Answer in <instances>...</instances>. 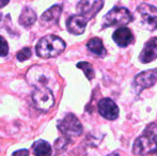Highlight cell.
<instances>
[{"mask_svg":"<svg viewBox=\"0 0 157 156\" xmlns=\"http://www.w3.org/2000/svg\"><path fill=\"white\" fill-rule=\"evenodd\" d=\"M139 59L142 63H149L157 59V38H152L145 43Z\"/></svg>","mask_w":157,"mask_h":156,"instance_id":"obj_11","label":"cell"},{"mask_svg":"<svg viewBox=\"0 0 157 156\" xmlns=\"http://www.w3.org/2000/svg\"><path fill=\"white\" fill-rule=\"evenodd\" d=\"M30 57H31V50H30V48H28V47L23 48V49L19 50V51L17 52V59H18L21 62L26 61L27 59H29Z\"/></svg>","mask_w":157,"mask_h":156,"instance_id":"obj_19","label":"cell"},{"mask_svg":"<svg viewBox=\"0 0 157 156\" xmlns=\"http://www.w3.org/2000/svg\"><path fill=\"white\" fill-rule=\"evenodd\" d=\"M9 2H10V0H0V9L4 8V6H6Z\"/></svg>","mask_w":157,"mask_h":156,"instance_id":"obj_22","label":"cell"},{"mask_svg":"<svg viewBox=\"0 0 157 156\" xmlns=\"http://www.w3.org/2000/svg\"><path fill=\"white\" fill-rule=\"evenodd\" d=\"M157 150V125L152 123L139 136L132 146V153L137 156H147Z\"/></svg>","mask_w":157,"mask_h":156,"instance_id":"obj_1","label":"cell"},{"mask_svg":"<svg viewBox=\"0 0 157 156\" xmlns=\"http://www.w3.org/2000/svg\"><path fill=\"white\" fill-rule=\"evenodd\" d=\"M77 67H79V69H81L85 72V75L87 76V78L89 79V80L94 78L93 67H92V65L90 64L89 62H79L78 64H77Z\"/></svg>","mask_w":157,"mask_h":156,"instance_id":"obj_18","label":"cell"},{"mask_svg":"<svg viewBox=\"0 0 157 156\" xmlns=\"http://www.w3.org/2000/svg\"><path fill=\"white\" fill-rule=\"evenodd\" d=\"M64 49H65V42L54 34L44 36L36 44V54L44 59L59 56L64 51Z\"/></svg>","mask_w":157,"mask_h":156,"instance_id":"obj_2","label":"cell"},{"mask_svg":"<svg viewBox=\"0 0 157 156\" xmlns=\"http://www.w3.org/2000/svg\"><path fill=\"white\" fill-rule=\"evenodd\" d=\"M143 28L153 31L157 29V8L147 3H141L137 8Z\"/></svg>","mask_w":157,"mask_h":156,"instance_id":"obj_5","label":"cell"},{"mask_svg":"<svg viewBox=\"0 0 157 156\" xmlns=\"http://www.w3.org/2000/svg\"><path fill=\"white\" fill-rule=\"evenodd\" d=\"M12 156H29V152L28 150H19L13 153Z\"/></svg>","mask_w":157,"mask_h":156,"instance_id":"obj_21","label":"cell"},{"mask_svg":"<svg viewBox=\"0 0 157 156\" xmlns=\"http://www.w3.org/2000/svg\"><path fill=\"white\" fill-rule=\"evenodd\" d=\"M58 128L67 138L77 137L82 134V125L73 113H68L59 122Z\"/></svg>","mask_w":157,"mask_h":156,"instance_id":"obj_6","label":"cell"},{"mask_svg":"<svg viewBox=\"0 0 157 156\" xmlns=\"http://www.w3.org/2000/svg\"><path fill=\"white\" fill-rule=\"evenodd\" d=\"M62 12V6L57 4V6H52L50 9H48L46 12L43 13L41 17V21L42 24H55L58 21L59 17H60V14Z\"/></svg>","mask_w":157,"mask_h":156,"instance_id":"obj_14","label":"cell"},{"mask_svg":"<svg viewBox=\"0 0 157 156\" xmlns=\"http://www.w3.org/2000/svg\"><path fill=\"white\" fill-rule=\"evenodd\" d=\"M103 6H104V0H95L92 4H90L88 0H81L78 3V8L77 9L80 12V14L83 15L89 21V19L93 18L95 15L101 11Z\"/></svg>","mask_w":157,"mask_h":156,"instance_id":"obj_9","label":"cell"},{"mask_svg":"<svg viewBox=\"0 0 157 156\" xmlns=\"http://www.w3.org/2000/svg\"><path fill=\"white\" fill-rule=\"evenodd\" d=\"M107 156H121L120 154H118V153H111V154L107 155Z\"/></svg>","mask_w":157,"mask_h":156,"instance_id":"obj_23","label":"cell"},{"mask_svg":"<svg viewBox=\"0 0 157 156\" xmlns=\"http://www.w3.org/2000/svg\"><path fill=\"white\" fill-rule=\"evenodd\" d=\"M36 21V14L31 8L27 6L24 8L21 16H19V24L24 27H30Z\"/></svg>","mask_w":157,"mask_h":156,"instance_id":"obj_17","label":"cell"},{"mask_svg":"<svg viewBox=\"0 0 157 156\" xmlns=\"http://www.w3.org/2000/svg\"><path fill=\"white\" fill-rule=\"evenodd\" d=\"M1 17H2V15H1V14H0V21H1Z\"/></svg>","mask_w":157,"mask_h":156,"instance_id":"obj_25","label":"cell"},{"mask_svg":"<svg viewBox=\"0 0 157 156\" xmlns=\"http://www.w3.org/2000/svg\"><path fill=\"white\" fill-rule=\"evenodd\" d=\"M132 21L130 12L125 8H113L105 15L103 19V28L125 26Z\"/></svg>","mask_w":157,"mask_h":156,"instance_id":"obj_3","label":"cell"},{"mask_svg":"<svg viewBox=\"0 0 157 156\" xmlns=\"http://www.w3.org/2000/svg\"><path fill=\"white\" fill-rule=\"evenodd\" d=\"M87 47L92 54H94L96 57H105L107 55V50L104 47L103 41L98 38H93L91 39L87 44Z\"/></svg>","mask_w":157,"mask_h":156,"instance_id":"obj_15","label":"cell"},{"mask_svg":"<svg viewBox=\"0 0 157 156\" xmlns=\"http://www.w3.org/2000/svg\"><path fill=\"white\" fill-rule=\"evenodd\" d=\"M27 78L31 85L36 88L44 87L48 83V77L44 73V69L40 67H33L28 72Z\"/></svg>","mask_w":157,"mask_h":156,"instance_id":"obj_12","label":"cell"},{"mask_svg":"<svg viewBox=\"0 0 157 156\" xmlns=\"http://www.w3.org/2000/svg\"><path fill=\"white\" fill-rule=\"evenodd\" d=\"M32 151L35 156H50L52 153V146L45 140H39L33 143Z\"/></svg>","mask_w":157,"mask_h":156,"instance_id":"obj_16","label":"cell"},{"mask_svg":"<svg viewBox=\"0 0 157 156\" xmlns=\"http://www.w3.org/2000/svg\"><path fill=\"white\" fill-rule=\"evenodd\" d=\"M155 156H157V150L155 151Z\"/></svg>","mask_w":157,"mask_h":156,"instance_id":"obj_24","label":"cell"},{"mask_svg":"<svg viewBox=\"0 0 157 156\" xmlns=\"http://www.w3.org/2000/svg\"><path fill=\"white\" fill-rule=\"evenodd\" d=\"M112 39L113 41L118 44L120 47H126L129 44L132 43L134 41V36H132V31L126 27H121L117 29L112 34Z\"/></svg>","mask_w":157,"mask_h":156,"instance_id":"obj_13","label":"cell"},{"mask_svg":"<svg viewBox=\"0 0 157 156\" xmlns=\"http://www.w3.org/2000/svg\"><path fill=\"white\" fill-rule=\"evenodd\" d=\"M157 81V70H147L139 73L134 79V88L137 91H142L147 88H151Z\"/></svg>","mask_w":157,"mask_h":156,"instance_id":"obj_7","label":"cell"},{"mask_svg":"<svg viewBox=\"0 0 157 156\" xmlns=\"http://www.w3.org/2000/svg\"><path fill=\"white\" fill-rule=\"evenodd\" d=\"M32 101L34 103V106L42 112H47L54 107L55 97L50 89L46 87L36 88L32 94Z\"/></svg>","mask_w":157,"mask_h":156,"instance_id":"obj_4","label":"cell"},{"mask_svg":"<svg viewBox=\"0 0 157 156\" xmlns=\"http://www.w3.org/2000/svg\"><path fill=\"white\" fill-rule=\"evenodd\" d=\"M88 24V19L86 18L83 15L78 14V15H73L68 18L67 21V30L72 34L75 36H79L82 34L86 30Z\"/></svg>","mask_w":157,"mask_h":156,"instance_id":"obj_10","label":"cell"},{"mask_svg":"<svg viewBox=\"0 0 157 156\" xmlns=\"http://www.w3.org/2000/svg\"><path fill=\"white\" fill-rule=\"evenodd\" d=\"M98 112L103 118L113 121L119 117V108L110 98H103L98 103Z\"/></svg>","mask_w":157,"mask_h":156,"instance_id":"obj_8","label":"cell"},{"mask_svg":"<svg viewBox=\"0 0 157 156\" xmlns=\"http://www.w3.org/2000/svg\"><path fill=\"white\" fill-rule=\"evenodd\" d=\"M9 52V46L6 41L0 36V57H4L6 56Z\"/></svg>","mask_w":157,"mask_h":156,"instance_id":"obj_20","label":"cell"}]
</instances>
